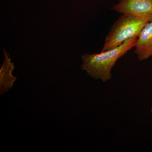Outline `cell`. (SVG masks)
<instances>
[{"label":"cell","instance_id":"cell-3","mask_svg":"<svg viewBox=\"0 0 152 152\" xmlns=\"http://www.w3.org/2000/svg\"><path fill=\"white\" fill-rule=\"evenodd\" d=\"M111 9L120 14L152 20V0H119Z\"/></svg>","mask_w":152,"mask_h":152},{"label":"cell","instance_id":"cell-1","mask_svg":"<svg viewBox=\"0 0 152 152\" xmlns=\"http://www.w3.org/2000/svg\"><path fill=\"white\" fill-rule=\"evenodd\" d=\"M137 37L129 39L121 45L100 53L85 54L82 56V70L90 77L104 83L110 80L111 71L117 61L135 46Z\"/></svg>","mask_w":152,"mask_h":152},{"label":"cell","instance_id":"cell-2","mask_svg":"<svg viewBox=\"0 0 152 152\" xmlns=\"http://www.w3.org/2000/svg\"><path fill=\"white\" fill-rule=\"evenodd\" d=\"M149 21L129 14H122L114 23L105 39L102 51L121 45L126 41L138 37Z\"/></svg>","mask_w":152,"mask_h":152},{"label":"cell","instance_id":"cell-6","mask_svg":"<svg viewBox=\"0 0 152 152\" xmlns=\"http://www.w3.org/2000/svg\"><path fill=\"white\" fill-rule=\"evenodd\" d=\"M151 113H152V106L151 107Z\"/></svg>","mask_w":152,"mask_h":152},{"label":"cell","instance_id":"cell-4","mask_svg":"<svg viewBox=\"0 0 152 152\" xmlns=\"http://www.w3.org/2000/svg\"><path fill=\"white\" fill-rule=\"evenodd\" d=\"M134 48L135 53L140 61H144L152 57V20L143 28Z\"/></svg>","mask_w":152,"mask_h":152},{"label":"cell","instance_id":"cell-5","mask_svg":"<svg viewBox=\"0 0 152 152\" xmlns=\"http://www.w3.org/2000/svg\"><path fill=\"white\" fill-rule=\"evenodd\" d=\"M4 61L0 69V93L3 94L12 88L16 77L12 74L14 69V64L12 62L8 53L4 49Z\"/></svg>","mask_w":152,"mask_h":152}]
</instances>
